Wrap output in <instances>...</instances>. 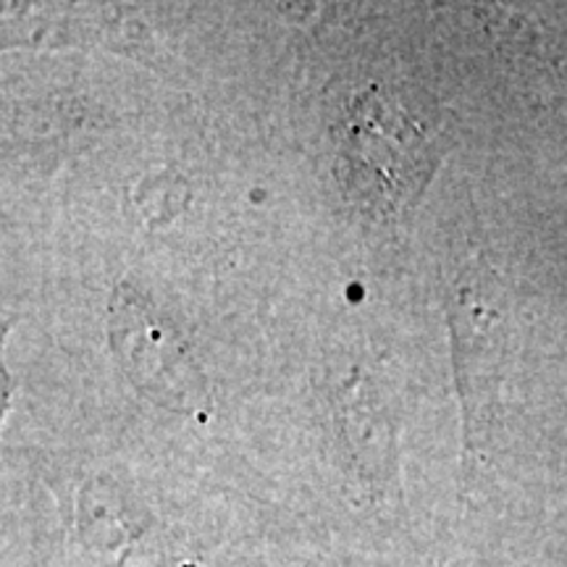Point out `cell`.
I'll list each match as a JSON object with an SVG mask.
<instances>
[{"instance_id": "cell-1", "label": "cell", "mask_w": 567, "mask_h": 567, "mask_svg": "<svg viewBox=\"0 0 567 567\" xmlns=\"http://www.w3.org/2000/svg\"><path fill=\"white\" fill-rule=\"evenodd\" d=\"M339 187L373 229H396L413 218L444 145L417 122L384 82L350 84L331 101Z\"/></svg>"}, {"instance_id": "cell-2", "label": "cell", "mask_w": 567, "mask_h": 567, "mask_svg": "<svg viewBox=\"0 0 567 567\" xmlns=\"http://www.w3.org/2000/svg\"><path fill=\"white\" fill-rule=\"evenodd\" d=\"M557 53H559V59H557V63H559V69L565 71V80H567V30H565V34H563V42H559V48H557Z\"/></svg>"}]
</instances>
